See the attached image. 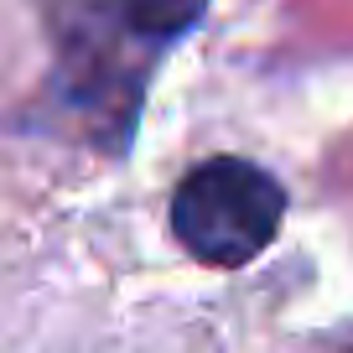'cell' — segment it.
<instances>
[{
  "label": "cell",
  "instance_id": "1",
  "mask_svg": "<svg viewBox=\"0 0 353 353\" xmlns=\"http://www.w3.org/2000/svg\"><path fill=\"white\" fill-rule=\"evenodd\" d=\"M281 213H286V192L265 166L244 156H213L176 182L172 234L203 265L234 270L270 250Z\"/></svg>",
  "mask_w": 353,
  "mask_h": 353
},
{
  "label": "cell",
  "instance_id": "2",
  "mask_svg": "<svg viewBox=\"0 0 353 353\" xmlns=\"http://www.w3.org/2000/svg\"><path fill=\"white\" fill-rule=\"evenodd\" d=\"M208 0H114V21L130 32L135 42H172V37L192 32Z\"/></svg>",
  "mask_w": 353,
  "mask_h": 353
}]
</instances>
